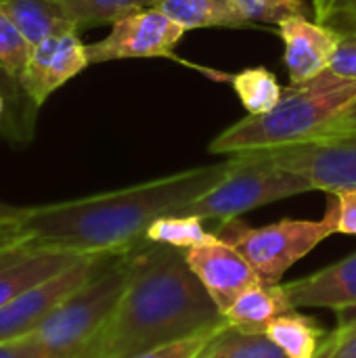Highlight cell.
<instances>
[{"label":"cell","instance_id":"6da1fadb","mask_svg":"<svg viewBox=\"0 0 356 358\" xmlns=\"http://www.w3.org/2000/svg\"><path fill=\"white\" fill-rule=\"evenodd\" d=\"M233 157L197 166L126 189L59 203L17 208L0 220V233L38 248L84 256H120L147 245V229L162 216L180 214L220 182Z\"/></svg>","mask_w":356,"mask_h":358},{"label":"cell","instance_id":"7a4b0ae2","mask_svg":"<svg viewBox=\"0 0 356 358\" xmlns=\"http://www.w3.org/2000/svg\"><path fill=\"white\" fill-rule=\"evenodd\" d=\"M222 313L185 262L183 250L147 243L107 327L82 358H130L225 327Z\"/></svg>","mask_w":356,"mask_h":358},{"label":"cell","instance_id":"3957f363","mask_svg":"<svg viewBox=\"0 0 356 358\" xmlns=\"http://www.w3.org/2000/svg\"><path fill=\"white\" fill-rule=\"evenodd\" d=\"M355 99L356 80L327 69L306 84L290 86L269 113L248 115L222 130L208 145V151L243 155L315 141Z\"/></svg>","mask_w":356,"mask_h":358},{"label":"cell","instance_id":"277c9868","mask_svg":"<svg viewBox=\"0 0 356 358\" xmlns=\"http://www.w3.org/2000/svg\"><path fill=\"white\" fill-rule=\"evenodd\" d=\"M132 275V252L109 256L105 264L34 334L48 358H82L113 317Z\"/></svg>","mask_w":356,"mask_h":358},{"label":"cell","instance_id":"5b68a950","mask_svg":"<svg viewBox=\"0 0 356 358\" xmlns=\"http://www.w3.org/2000/svg\"><path fill=\"white\" fill-rule=\"evenodd\" d=\"M231 157L233 166L227 176L189 203L180 214L227 222L250 210L315 191L304 176L277 166L264 153H243Z\"/></svg>","mask_w":356,"mask_h":358},{"label":"cell","instance_id":"8992f818","mask_svg":"<svg viewBox=\"0 0 356 358\" xmlns=\"http://www.w3.org/2000/svg\"><path fill=\"white\" fill-rule=\"evenodd\" d=\"M233 245L266 285H279L283 275L321 241L336 233V206L329 197L321 220H279L266 227H248L241 220H227L214 231Z\"/></svg>","mask_w":356,"mask_h":358},{"label":"cell","instance_id":"52a82bcc","mask_svg":"<svg viewBox=\"0 0 356 358\" xmlns=\"http://www.w3.org/2000/svg\"><path fill=\"white\" fill-rule=\"evenodd\" d=\"M256 153H264L277 166L304 176L315 191L356 189V130Z\"/></svg>","mask_w":356,"mask_h":358},{"label":"cell","instance_id":"ba28073f","mask_svg":"<svg viewBox=\"0 0 356 358\" xmlns=\"http://www.w3.org/2000/svg\"><path fill=\"white\" fill-rule=\"evenodd\" d=\"M109 256H84L52 279L27 289L0 308V344L34 336L57 306L80 289Z\"/></svg>","mask_w":356,"mask_h":358},{"label":"cell","instance_id":"9c48e42d","mask_svg":"<svg viewBox=\"0 0 356 358\" xmlns=\"http://www.w3.org/2000/svg\"><path fill=\"white\" fill-rule=\"evenodd\" d=\"M185 31L183 25L166 17L157 6H145L115 21L111 31L103 40L86 44V50L90 65L115 59L172 57Z\"/></svg>","mask_w":356,"mask_h":358},{"label":"cell","instance_id":"30bf717a","mask_svg":"<svg viewBox=\"0 0 356 358\" xmlns=\"http://www.w3.org/2000/svg\"><path fill=\"white\" fill-rule=\"evenodd\" d=\"M88 65V50L78 31L57 34L31 46L29 59L17 80V88L25 101L38 109L55 90L82 73Z\"/></svg>","mask_w":356,"mask_h":358},{"label":"cell","instance_id":"8fae6325","mask_svg":"<svg viewBox=\"0 0 356 358\" xmlns=\"http://www.w3.org/2000/svg\"><path fill=\"white\" fill-rule=\"evenodd\" d=\"M185 262L222 313L239 294L262 283L250 262L218 235L214 241L183 250Z\"/></svg>","mask_w":356,"mask_h":358},{"label":"cell","instance_id":"7c38bea8","mask_svg":"<svg viewBox=\"0 0 356 358\" xmlns=\"http://www.w3.org/2000/svg\"><path fill=\"white\" fill-rule=\"evenodd\" d=\"M84 254L38 248L0 233V308L27 289L52 279Z\"/></svg>","mask_w":356,"mask_h":358},{"label":"cell","instance_id":"4fadbf2b","mask_svg":"<svg viewBox=\"0 0 356 358\" xmlns=\"http://www.w3.org/2000/svg\"><path fill=\"white\" fill-rule=\"evenodd\" d=\"M277 34L283 40V63L292 86L306 84L327 71L344 36L332 25L308 21L304 15L283 19Z\"/></svg>","mask_w":356,"mask_h":358},{"label":"cell","instance_id":"5bb4252c","mask_svg":"<svg viewBox=\"0 0 356 358\" xmlns=\"http://www.w3.org/2000/svg\"><path fill=\"white\" fill-rule=\"evenodd\" d=\"M292 306L300 308H356V254L298 281L281 283Z\"/></svg>","mask_w":356,"mask_h":358},{"label":"cell","instance_id":"9a60e30c","mask_svg":"<svg viewBox=\"0 0 356 358\" xmlns=\"http://www.w3.org/2000/svg\"><path fill=\"white\" fill-rule=\"evenodd\" d=\"M296 310L283 292V285L258 283L239 294L225 310L222 319L229 327L248 334H266L271 323L281 315Z\"/></svg>","mask_w":356,"mask_h":358},{"label":"cell","instance_id":"2e32d148","mask_svg":"<svg viewBox=\"0 0 356 358\" xmlns=\"http://www.w3.org/2000/svg\"><path fill=\"white\" fill-rule=\"evenodd\" d=\"M0 8L34 46L50 36L78 31L55 0H0Z\"/></svg>","mask_w":356,"mask_h":358},{"label":"cell","instance_id":"e0dca14e","mask_svg":"<svg viewBox=\"0 0 356 358\" xmlns=\"http://www.w3.org/2000/svg\"><path fill=\"white\" fill-rule=\"evenodd\" d=\"M155 6L185 29L256 25L241 13L235 0H159Z\"/></svg>","mask_w":356,"mask_h":358},{"label":"cell","instance_id":"ac0fdd59","mask_svg":"<svg viewBox=\"0 0 356 358\" xmlns=\"http://www.w3.org/2000/svg\"><path fill=\"white\" fill-rule=\"evenodd\" d=\"M266 336L287 358H317L325 342L321 323L296 310L275 319Z\"/></svg>","mask_w":356,"mask_h":358},{"label":"cell","instance_id":"d6986e66","mask_svg":"<svg viewBox=\"0 0 356 358\" xmlns=\"http://www.w3.org/2000/svg\"><path fill=\"white\" fill-rule=\"evenodd\" d=\"M231 86L250 115L269 113L283 96V88L266 67H250L231 76Z\"/></svg>","mask_w":356,"mask_h":358},{"label":"cell","instance_id":"ffe728a7","mask_svg":"<svg viewBox=\"0 0 356 358\" xmlns=\"http://www.w3.org/2000/svg\"><path fill=\"white\" fill-rule=\"evenodd\" d=\"M71 23L80 29L97 25H113L132 10L155 6L159 0H55Z\"/></svg>","mask_w":356,"mask_h":358},{"label":"cell","instance_id":"44dd1931","mask_svg":"<svg viewBox=\"0 0 356 358\" xmlns=\"http://www.w3.org/2000/svg\"><path fill=\"white\" fill-rule=\"evenodd\" d=\"M147 243L153 245H170L176 250H189L195 245H204L216 239V233L204 229V220L199 216L189 214H168L157 218L145 235Z\"/></svg>","mask_w":356,"mask_h":358},{"label":"cell","instance_id":"7402d4cb","mask_svg":"<svg viewBox=\"0 0 356 358\" xmlns=\"http://www.w3.org/2000/svg\"><path fill=\"white\" fill-rule=\"evenodd\" d=\"M199 358H287L266 334H248L233 327L220 329Z\"/></svg>","mask_w":356,"mask_h":358},{"label":"cell","instance_id":"603a6c76","mask_svg":"<svg viewBox=\"0 0 356 358\" xmlns=\"http://www.w3.org/2000/svg\"><path fill=\"white\" fill-rule=\"evenodd\" d=\"M31 44L10 21V17L0 8V78L17 84L27 59Z\"/></svg>","mask_w":356,"mask_h":358},{"label":"cell","instance_id":"cb8c5ba5","mask_svg":"<svg viewBox=\"0 0 356 358\" xmlns=\"http://www.w3.org/2000/svg\"><path fill=\"white\" fill-rule=\"evenodd\" d=\"M252 23H281L287 17L304 15V0H235Z\"/></svg>","mask_w":356,"mask_h":358},{"label":"cell","instance_id":"d4e9b609","mask_svg":"<svg viewBox=\"0 0 356 358\" xmlns=\"http://www.w3.org/2000/svg\"><path fill=\"white\" fill-rule=\"evenodd\" d=\"M225 327H218V329H212V331H204V334L178 340V342H172V344H164V346L151 348L147 352H141V355H134V357L130 358H199V355L206 350V346L214 340V336L220 329H225Z\"/></svg>","mask_w":356,"mask_h":358},{"label":"cell","instance_id":"484cf974","mask_svg":"<svg viewBox=\"0 0 356 358\" xmlns=\"http://www.w3.org/2000/svg\"><path fill=\"white\" fill-rule=\"evenodd\" d=\"M317 358H356V317L325 338Z\"/></svg>","mask_w":356,"mask_h":358},{"label":"cell","instance_id":"4316f807","mask_svg":"<svg viewBox=\"0 0 356 358\" xmlns=\"http://www.w3.org/2000/svg\"><path fill=\"white\" fill-rule=\"evenodd\" d=\"M336 206V233L356 237V189L329 193Z\"/></svg>","mask_w":356,"mask_h":358},{"label":"cell","instance_id":"83f0119b","mask_svg":"<svg viewBox=\"0 0 356 358\" xmlns=\"http://www.w3.org/2000/svg\"><path fill=\"white\" fill-rule=\"evenodd\" d=\"M329 69L338 76L356 80V31L342 36V42L338 46V52Z\"/></svg>","mask_w":356,"mask_h":358},{"label":"cell","instance_id":"f1b7e54d","mask_svg":"<svg viewBox=\"0 0 356 358\" xmlns=\"http://www.w3.org/2000/svg\"><path fill=\"white\" fill-rule=\"evenodd\" d=\"M0 358H48L34 336L0 344Z\"/></svg>","mask_w":356,"mask_h":358},{"label":"cell","instance_id":"f546056e","mask_svg":"<svg viewBox=\"0 0 356 358\" xmlns=\"http://www.w3.org/2000/svg\"><path fill=\"white\" fill-rule=\"evenodd\" d=\"M356 130V99L344 107L327 126L325 130L321 132L319 138H325V136H334V134H344V132H355Z\"/></svg>","mask_w":356,"mask_h":358},{"label":"cell","instance_id":"4dcf8cb0","mask_svg":"<svg viewBox=\"0 0 356 358\" xmlns=\"http://www.w3.org/2000/svg\"><path fill=\"white\" fill-rule=\"evenodd\" d=\"M313 2H315L317 23H323V25H332L334 21H338L346 4V0H313Z\"/></svg>","mask_w":356,"mask_h":358},{"label":"cell","instance_id":"1f68e13d","mask_svg":"<svg viewBox=\"0 0 356 358\" xmlns=\"http://www.w3.org/2000/svg\"><path fill=\"white\" fill-rule=\"evenodd\" d=\"M342 17L348 19V23L353 25V31H356V0H346L344 10H342ZM342 17H340V19H342Z\"/></svg>","mask_w":356,"mask_h":358},{"label":"cell","instance_id":"d6a6232c","mask_svg":"<svg viewBox=\"0 0 356 358\" xmlns=\"http://www.w3.org/2000/svg\"><path fill=\"white\" fill-rule=\"evenodd\" d=\"M15 210H17V208L6 206V203H2V201H0V220H4V218H8L10 214H15Z\"/></svg>","mask_w":356,"mask_h":358},{"label":"cell","instance_id":"836d02e7","mask_svg":"<svg viewBox=\"0 0 356 358\" xmlns=\"http://www.w3.org/2000/svg\"><path fill=\"white\" fill-rule=\"evenodd\" d=\"M4 109H6V101H4V94L0 92V120H2V115H4Z\"/></svg>","mask_w":356,"mask_h":358}]
</instances>
